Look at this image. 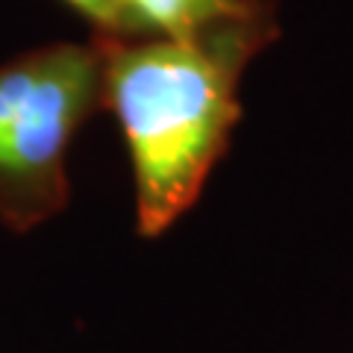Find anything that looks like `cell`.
<instances>
[{
  "instance_id": "6da1fadb",
  "label": "cell",
  "mask_w": 353,
  "mask_h": 353,
  "mask_svg": "<svg viewBox=\"0 0 353 353\" xmlns=\"http://www.w3.org/2000/svg\"><path fill=\"white\" fill-rule=\"evenodd\" d=\"M103 106L124 132L136 224L162 236L201 194L241 115L239 80L265 48L259 39L183 41L162 36H97Z\"/></svg>"
},
{
  "instance_id": "3957f363",
  "label": "cell",
  "mask_w": 353,
  "mask_h": 353,
  "mask_svg": "<svg viewBox=\"0 0 353 353\" xmlns=\"http://www.w3.org/2000/svg\"><path fill=\"white\" fill-rule=\"evenodd\" d=\"M141 36L206 39H277V0H124Z\"/></svg>"
},
{
  "instance_id": "277c9868",
  "label": "cell",
  "mask_w": 353,
  "mask_h": 353,
  "mask_svg": "<svg viewBox=\"0 0 353 353\" xmlns=\"http://www.w3.org/2000/svg\"><path fill=\"white\" fill-rule=\"evenodd\" d=\"M68 3L92 21L97 27V36H109V39L141 36L136 21H132L127 12L124 0H68Z\"/></svg>"
},
{
  "instance_id": "7a4b0ae2",
  "label": "cell",
  "mask_w": 353,
  "mask_h": 353,
  "mask_svg": "<svg viewBox=\"0 0 353 353\" xmlns=\"http://www.w3.org/2000/svg\"><path fill=\"white\" fill-rule=\"evenodd\" d=\"M103 106L101 41L48 44L0 65V218L30 230L68 203V150Z\"/></svg>"
}]
</instances>
